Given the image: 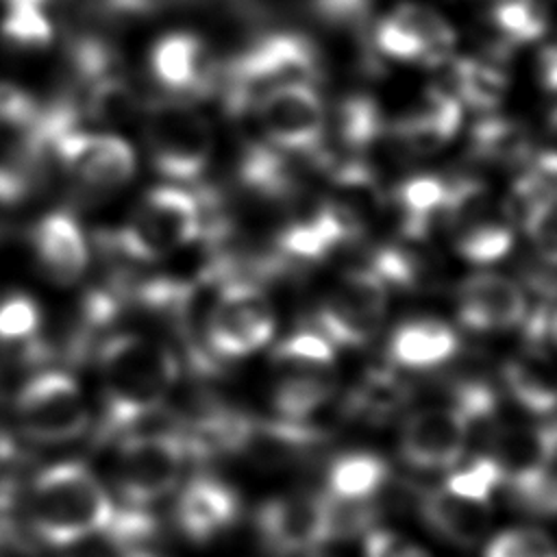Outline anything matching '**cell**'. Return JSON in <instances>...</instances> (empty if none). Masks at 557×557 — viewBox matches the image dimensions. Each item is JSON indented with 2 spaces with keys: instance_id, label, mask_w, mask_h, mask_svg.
<instances>
[{
  "instance_id": "1",
  "label": "cell",
  "mask_w": 557,
  "mask_h": 557,
  "mask_svg": "<svg viewBox=\"0 0 557 557\" xmlns=\"http://www.w3.org/2000/svg\"><path fill=\"white\" fill-rule=\"evenodd\" d=\"M102 411L94 431L96 444L131 433L157 413L178 376L176 355L139 333H115L98 346Z\"/></svg>"
},
{
  "instance_id": "2",
  "label": "cell",
  "mask_w": 557,
  "mask_h": 557,
  "mask_svg": "<svg viewBox=\"0 0 557 557\" xmlns=\"http://www.w3.org/2000/svg\"><path fill=\"white\" fill-rule=\"evenodd\" d=\"M24 505L33 540L52 548H70L100 535L115 511L100 479L81 461L39 470Z\"/></svg>"
},
{
  "instance_id": "3",
  "label": "cell",
  "mask_w": 557,
  "mask_h": 557,
  "mask_svg": "<svg viewBox=\"0 0 557 557\" xmlns=\"http://www.w3.org/2000/svg\"><path fill=\"white\" fill-rule=\"evenodd\" d=\"M320 70L322 59L311 39L289 30L265 33L218 70L215 85L222 87L224 109L246 115L276 87L313 85Z\"/></svg>"
},
{
  "instance_id": "4",
  "label": "cell",
  "mask_w": 557,
  "mask_h": 557,
  "mask_svg": "<svg viewBox=\"0 0 557 557\" xmlns=\"http://www.w3.org/2000/svg\"><path fill=\"white\" fill-rule=\"evenodd\" d=\"M205 222V209L198 194L178 185L150 189L126 224L98 237L107 252L139 263H157L194 242Z\"/></svg>"
},
{
  "instance_id": "5",
  "label": "cell",
  "mask_w": 557,
  "mask_h": 557,
  "mask_svg": "<svg viewBox=\"0 0 557 557\" xmlns=\"http://www.w3.org/2000/svg\"><path fill=\"white\" fill-rule=\"evenodd\" d=\"M200 322V342L213 361L242 359L261 350L276 329L268 294L242 276L226 278L213 289Z\"/></svg>"
},
{
  "instance_id": "6",
  "label": "cell",
  "mask_w": 557,
  "mask_h": 557,
  "mask_svg": "<svg viewBox=\"0 0 557 557\" xmlns=\"http://www.w3.org/2000/svg\"><path fill=\"white\" fill-rule=\"evenodd\" d=\"M144 137L150 163L168 181H198L213 154L211 122L185 100H159L146 111Z\"/></svg>"
},
{
  "instance_id": "7",
  "label": "cell",
  "mask_w": 557,
  "mask_h": 557,
  "mask_svg": "<svg viewBox=\"0 0 557 557\" xmlns=\"http://www.w3.org/2000/svg\"><path fill=\"white\" fill-rule=\"evenodd\" d=\"M15 420L35 444H67L89 429V409L76 379L63 370H41L15 392Z\"/></svg>"
},
{
  "instance_id": "8",
  "label": "cell",
  "mask_w": 557,
  "mask_h": 557,
  "mask_svg": "<svg viewBox=\"0 0 557 557\" xmlns=\"http://www.w3.org/2000/svg\"><path fill=\"white\" fill-rule=\"evenodd\" d=\"M185 444L176 429L131 431L120 437L113 479L126 505L146 507L168 496L183 474Z\"/></svg>"
},
{
  "instance_id": "9",
  "label": "cell",
  "mask_w": 557,
  "mask_h": 557,
  "mask_svg": "<svg viewBox=\"0 0 557 557\" xmlns=\"http://www.w3.org/2000/svg\"><path fill=\"white\" fill-rule=\"evenodd\" d=\"M50 159L89 196L120 189L135 174V152L126 139L83 126L63 131L50 146Z\"/></svg>"
},
{
  "instance_id": "10",
  "label": "cell",
  "mask_w": 557,
  "mask_h": 557,
  "mask_svg": "<svg viewBox=\"0 0 557 557\" xmlns=\"http://www.w3.org/2000/svg\"><path fill=\"white\" fill-rule=\"evenodd\" d=\"M387 313V285L370 270L339 276L318 307L320 333L333 346L359 348L372 342Z\"/></svg>"
},
{
  "instance_id": "11",
  "label": "cell",
  "mask_w": 557,
  "mask_h": 557,
  "mask_svg": "<svg viewBox=\"0 0 557 557\" xmlns=\"http://www.w3.org/2000/svg\"><path fill=\"white\" fill-rule=\"evenodd\" d=\"M252 113L265 144L281 152H315L326 137V109L313 85H285L259 98Z\"/></svg>"
},
{
  "instance_id": "12",
  "label": "cell",
  "mask_w": 557,
  "mask_h": 557,
  "mask_svg": "<svg viewBox=\"0 0 557 557\" xmlns=\"http://www.w3.org/2000/svg\"><path fill=\"white\" fill-rule=\"evenodd\" d=\"M265 550L287 557L311 553L326 542L324 494H283L268 498L255 513Z\"/></svg>"
},
{
  "instance_id": "13",
  "label": "cell",
  "mask_w": 557,
  "mask_h": 557,
  "mask_svg": "<svg viewBox=\"0 0 557 557\" xmlns=\"http://www.w3.org/2000/svg\"><path fill=\"white\" fill-rule=\"evenodd\" d=\"M470 437L466 418L450 407L413 411L400 429V459L418 470H444L457 466Z\"/></svg>"
},
{
  "instance_id": "14",
  "label": "cell",
  "mask_w": 557,
  "mask_h": 557,
  "mask_svg": "<svg viewBox=\"0 0 557 557\" xmlns=\"http://www.w3.org/2000/svg\"><path fill=\"white\" fill-rule=\"evenodd\" d=\"M524 318V292L516 281L503 274L476 272L457 287V320L474 333L513 329Z\"/></svg>"
},
{
  "instance_id": "15",
  "label": "cell",
  "mask_w": 557,
  "mask_h": 557,
  "mask_svg": "<svg viewBox=\"0 0 557 557\" xmlns=\"http://www.w3.org/2000/svg\"><path fill=\"white\" fill-rule=\"evenodd\" d=\"M242 513L239 494L222 479L198 474L185 483L174 505L178 531L198 544H207L226 533Z\"/></svg>"
},
{
  "instance_id": "16",
  "label": "cell",
  "mask_w": 557,
  "mask_h": 557,
  "mask_svg": "<svg viewBox=\"0 0 557 557\" xmlns=\"http://www.w3.org/2000/svg\"><path fill=\"white\" fill-rule=\"evenodd\" d=\"M342 226L346 239L361 235L383 211L385 196L379 178L363 159H344L331 165L329 191L322 198Z\"/></svg>"
},
{
  "instance_id": "17",
  "label": "cell",
  "mask_w": 557,
  "mask_h": 557,
  "mask_svg": "<svg viewBox=\"0 0 557 557\" xmlns=\"http://www.w3.org/2000/svg\"><path fill=\"white\" fill-rule=\"evenodd\" d=\"M30 248L39 270L57 285L76 283L89 263V248L78 220L63 209L44 213L30 228Z\"/></svg>"
},
{
  "instance_id": "18",
  "label": "cell",
  "mask_w": 557,
  "mask_h": 557,
  "mask_svg": "<svg viewBox=\"0 0 557 557\" xmlns=\"http://www.w3.org/2000/svg\"><path fill=\"white\" fill-rule=\"evenodd\" d=\"M150 70L172 94H202L218 81L205 41L191 33H168L150 50Z\"/></svg>"
},
{
  "instance_id": "19",
  "label": "cell",
  "mask_w": 557,
  "mask_h": 557,
  "mask_svg": "<svg viewBox=\"0 0 557 557\" xmlns=\"http://www.w3.org/2000/svg\"><path fill=\"white\" fill-rule=\"evenodd\" d=\"M461 126V102L446 87H431L424 102L400 122L389 126L392 141L411 157L442 150Z\"/></svg>"
},
{
  "instance_id": "20",
  "label": "cell",
  "mask_w": 557,
  "mask_h": 557,
  "mask_svg": "<svg viewBox=\"0 0 557 557\" xmlns=\"http://www.w3.org/2000/svg\"><path fill=\"white\" fill-rule=\"evenodd\" d=\"M278 368L272 387L276 418L289 422H311L335 394L337 376L333 363H274Z\"/></svg>"
},
{
  "instance_id": "21",
  "label": "cell",
  "mask_w": 557,
  "mask_h": 557,
  "mask_svg": "<svg viewBox=\"0 0 557 557\" xmlns=\"http://www.w3.org/2000/svg\"><path fill=\"white\" fill-rule=\"evenodd\" d=\"M413 500L424 524L448 544L461 548L479 544L492 522L487 503L461 498L448 490H416Z\"/></svg>"
},
{
  "instance_id": "22",
  "label": "cell",
  "mask_w": 557,
  "mask_h": 557,
  "mask_svg": "<svg viewBox=\"0 0 557 557\" xmlns=\"http://www.w3.org/2000/svg\"><path fill=\"white\" fill-rule=\"evenodd\" d=\"M387 348L396 366L426 370L448 361L459 348V337L450 324L435 318H420L400 324L392 333Z\"/></svg>"
},
{
  "instance_id": "23",
  "label": "cell",
  "mask_w": 557,
  "mask_h": 557,
  "mask_svg": "<svg viewBox=\"0 0 557 557\" xmlns=\"http://www.w3.org/2000/svg\"><path fill=\"white\" fill-rule=\"evenodd\" d=\"M503 379L513 400L531 413L546 416L555 407V379L548 350L527 346L513 355L505 368Z\"/></svg>"
},
{
  "instance_id": "24",
  "label": "cell",
  "mask_w": 557,
  "mask_h": 557,
  "mask_svg": "<svg viewBox=\"0 0 557 557\" xmlns=\"http://www.w3.org/2000/svg\"><path fill=\"white\" fill-rule=\"evenodd\" d=\"M409 398V387L392 368H370L346 398V413L366 422L392 418Z\"/></svg>"
},
{
  "instance_id": "25",
  "label": "cell",
  "mask_w": 557,
  "mask_h": 557,
  "mask_svg": "<svg viewBox=\"0 0 557 557\" xmlns=\"http://www.w3.org/2000/svg\"><path fill=\"white\" fill-rule=\"evenodd\" d=\"M509 78L494 61L481 59H450V85L446 87L461 104L481 113L494 111L505 94Z\"/></svg>"
},
{
  "instance_id": "26",
  "label": "cell",
  "mask_w": 557,
  "mask_h": 557,
  "mask_svg": "<svg viewBox=\"0 0 557 557\" xmlns=\"http://www.w3.org/2000/svg\"><path fill=\"white\" fill-rule=\"evenodd\" d=\"M389 479L387 461L368 450L344 453L333 459L326 474V492L339 498H374Z\"/></svg>"
},
{
  "instance_id": "27",
  "label": "cell",
  "mask_w": 557,
  "mask_h": 557,
  "mask_svg": "<svg viewBox=\"0 0 557 557\" xmlns=\"http://www.w3.org/2000/svg\"><path fill=\"white\" fill-rule=\"evenodd\" d=\"M74 102L81 117L102 126L124 124L137 111V94L133 85L120 74V70L83 87Z\"/></svg>"
},
{
  "instance_id": "28",
  "label": "cell",
  "mask_w": 557,
  "mask_h": 557,
  "mask_svg": "<svg viewBox=\"0 0 557 557\" xmlns=\"http://www.w3.org/2000/svg\"><path fill=\"white\" fill-rule=\"evenodd\" d=\"M389 15L409 30V35L420 44L422 63L442 65L453 59L455 30L453 26L431 7L420 2L396 4Z\"/></svg>"
},
{
  "instance_id": "29",
  "label": "cell",
  "mask_w": 557,
  "mask_h": 557,
  "mask_svg": "<svg viewBox=\"0 0 557 557\" xmlns=\"http://www.w3.org/2000/svg\"><path fill=\"white\" fill-rule=\"evenodd\" d=\"M470 148L487 163L516 165L527 159L531 141L522 124L500 115H487L472 128Z\"/></svg>"
},
{
  "instance_id": "30",
  "label": "cell",
  "mask_w": 557,
  "mask_h": 557,
  "mask_svg": "<svg viewBox=\"0 0 557 557\" xmlns=\"http://www.w3.org/2000/svg\"><path fill=\"white\" fill-rule=\"evenodd\" d=\"M335 131L342 148L348 152L346 159H361V154L383 137V113L370 96H350L337 107Z\"/></svg>"
},
{
  "instance_id": "31",
  "label": "cell",
  "mask_w": 557,
  "mask_h": 557,
  "mask_svg": "<svg viewBox=\"0 0 557 557\" xmlns=\"http://www.w3.org/2000/svg\"><path fill=\"white\" fill-rule=\"evenodd\" d=\"M513 246V231L505 218H494L490 211L457 228V252L476 265H487L503 259Z\"/></svg>"
},
{
  "instance_id": "32",
  "label": "cell",
  "mask_w": 557,
  "mask_h": 557,
  "mask_svg": "<svg viewBox=\"0 0 557 557\" xmlns=\"http://www.w3.org/2000/svg\"><path fill=\"white\" fill-rule=\"evenodd\" d=\"M509 503L520 513L533 518H550L555 513L557 492L553 466H540L505 476Z\"/></svg>"
},
{
  "instance_id": "33",
  "label": "cell",
  "mask_w": 557,
  "mask_h": 557,
  "mask_svg": "<svg viewBox=\"0 0 557 557\" xmlns=\"http://www.w3.org/2000/svg\"><path fill=\"white\" fill-rule=\"evenodd\" d=\"M54 28L44 7H7L0 20V37L15 50H41L52 41Z\"/></svg>"
},
{
  "instance_id": "34",
  "label": "cell",
  "mask_w": 557,
  "mask_h": 557,
  "mask_svg": "<svg viewBox=\"0 0 557 557\" xmlns=\"http://www.w3.org/2000/svg\"><path fill=\"white\" fill-rule=\"evenodd\" d=\"M324 494L326 513V542L350 540L370 531L379 518V507L374 498H339L329 492Z\"/></svg>"
},
{
  "instance_id": "35",
  "label": "cell",
  "mask_w": 557,
  "mask_h": 557,
  "mask_svg": "<svg viewBox=\"0 0 557 557\" xmlns=\"http://www.w3.org/2000/svg\"><path fill=\"white\" fill-rule=\"evenodd\" d=\"M490 20L505 44H529L546 30V13L535 0L490 7Z\"/></svg>"
},
{
  "instance_id": "36",
  "label": "cell",
  "mask_w": 557,
  "mask_h": 557,
  "mask_svg": "<svg viewBox=\"0 0 557 557\" xmlns=\"http://www.w3.org/2000/svg\"><path fill=\"white\" fill-rule=\"evenodd\" d=\"M505 483V470L492 455H479L468 466L455 470L446 483L444 490H448L455 496L487 503L490 496Z\"/></svg>"
},
{
  "instance_id": "37",
  "label": "cell",
  "mask_w": 557,
  "mask_h": 557,
  "mask_svg": "<svg viewBox=\"0 0 557 557\" xmlns=\"http://www.w3.org/2000/svg\"><path fill=\"white\" fill-rule=\"evenodd\" d=\"M41 309L24 292H11L0 298V346H17L41 331Z\"/></svg>"
},
{
  "instance_id": "38",
  "label": "cell",
  "mask_w": 557,
  "mask_h": 557,
  "mask_svg": "<svg viewBox=\"0 0 557 557\" xmlns=\"http://www.w3.org/2000/svg\"><path fill=\"white\" fill-rule=\"evenodd\" d=\"M41 113V102L20 85L0 81V131L13 133L15 144L33 131Z\"/></svg>"
},
{
  "instance_id": "39",
  "label": "cell",
  "mask_w": 557,
  "mask_h": 557,
  "mask_svg": "<svg viewBox=\"0 0 557 557\" xmlns=\"http://www.w3.org/2000/svg\"><path fill=\"white\" fill-rule=\"evenodd\" d=\"M483 557H555V548L544 531L520 527L494 535L487 542Z\"/></svg>"
},
{
  "instance_id": "40",
  "label": "cell",
  "mask_w": 557,
  "mask_h": 557,
  "mask_svg": "<svg viewBox=\"0 0 557 557\" xmlns=\"http://www.w3.org/2000/svg\"><path fill=\"white\" fill-rule=\"evenodd\" d=\"M274 363H335V346L315 331H298L274 350Z\"/></svg>"
},
{
  "instance_id": "41",
  "label": "cell",
  "mask_w": 557,
  "mask_h": 557,
  "mask_svg": "<svg viewBox=\"0 0 557 557\" xmlns=\"http://www.w3.org/2000/svg\"><path fill=\"white\" fill-rule=\"evenodd\" d=\"M311 9L331 28L361 30L368 22L370 0H311Z\"/></svg>"
},
{
  "instance_id": "42",
  "label": "cell",
  "mask_w": 557,
  "mask_h": 557,
  "mask_svg": "<svg viewBox=\"0 0 557 557\" xmlns=\"http://www.w3.org/2000/svg\"><path fill=\"white\" fill-rule=\"evenodd\" d=\"M33 178L13 163H0V235L7 231L9 215L30 196Z\"/></svg>"
},
{
  "instance_id": "43",
  "label": "cell",
  "mask_w": 557,
  "mask_h": 557,
  "mask_svg": "<svg viewBox=\"0 0 557 557\" xmlns=\"http://www.w3.org/2000/svg\"><path fill=\"white\" fill-rule=\"evenodd\" d=\"M363 557H431L426 548L394 531H372L366 537Z\"/></svg>"
},
{
  "instance_id": "44",
  "label": "cell",
  "mask_w": 557,
  "mask_h": 557,
  "mask_svg": "<svg viewBox=\"0 0 557 557\" xmlns=\"http://www.w3.org/2000/svg\"><path fill=\"white\" fill-rule=\"evenodd\" d=\"M537 76L540 81L544 83V87L548 91L555 89V50L553 46H546L542 52H540V59H537Z\"/></svg>"
},
{
  "instance_id": "45",
  "label": "cell",
  "mask_w": 557,
  "mask_h": 557,
  "mask_svg": "<svg viewBox=\"0 0 557 557\" xmlns=\"http://www.w3.org/2000/svg\"><path fill=\"white\" fill-rule=\"evenodd\" d=\"M48 2H50V0H0L2 9H7V7H17V4H30V7H44V9H46Z\"/></svg>"
},
{
  "instance_id": "46",
  "label": "cell",
  "mask_w": 557,
  "mask_h": 557,
  "mask_svg": "<svg viewBox=\"0 0 557 557\" xmlns=\"http://www.w3.org/2000/svg\"><path fill=\"white\" fill-rule=\"evenodd\" d=\"M124 557H163V555H157V553L146 550V548H137V550H128Z\"/></svg>"
},
{
  "instance_id": "47",
  "label": "cell",
  "mask_w": 557,
  "mask_h": 557,
  "mask_svg": "<svg viewBox=\"0 0 557 557\" xmlns=\"http://www.w3.org/2000/svg\"><path fill=\"white\" fill-rule=\"evenodd\" d=\"M490 7H496V4H509V2H520V0H485Z\"/></svg>"
}]
</instances>
